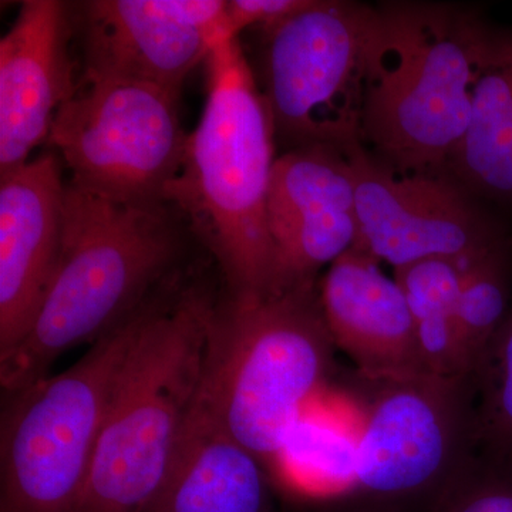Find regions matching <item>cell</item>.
I'll use <instances>...</instances> for the list:
<instances>
[{
    "mask_svg": "<svg viewBox=\"0 0 512 512\" xmlns=\"http://www.w3.org/2000/svg\"><path fill=\"white\" fill-rule=\"evenodd\" d=\"M205 63L207 100L165 201L217 259L227 295H275L274 119L239 37L218 40Z\"/></svg>",
    "mask_w": 512,
    "mask_h": 512,
    "instance_id": "cell-1",
    "label": "cell"
},
{
    "mask_svg": "<svg viewBox=\"0 0 512 512\" xmlns=\"http://www.w3.org/2000/svg\"><path fill=\"white\" fill-rule=\"evenodd\" d=\"M183 222L171 204H120L67 181L55 274L26 338L0 356L2 386L23 392L138 311L168 278Z\"/></svg>",
    "mask_w": 512,
    "mask_h": 512,
    "instance_id": "cell-2",
    "label": "cell"
},
{
    "mask_svg": "<svg viewBox=\"0 0 512 512\" xmlns=\"http://www.w3.org/2000/svg\"><path fill=\"white\" fill-rule=\"evenodd\" d=\"M493 26L451 3L373 8L363 144L413 174H446L466 134Z\"/></svg>",
    "mask_w": 512,
    "mask_h": 512,
    "instance_id": "cell-3",
    "label": "cell"
},
{
    "mask_svg": "<svg viewBox=\"0 0 512 512\" xmlns=\"http://www.w3.org/2000/svg\"><path fill=\"white\" fill-rule=\"evenodd\" d=\"M319 286L227 295L212 306L201 397L238 443L276 470L333 366Z\"/></svg>",
    "mask_w": 512,
    "mask_h": 512,
    "instance_id": "cell-4",
    "label": "cell"
},
{
    "mask_svg": "<svg viewBox=\"0 0 512 512\" xmlns=\"http://www.w3.org/2000/svg\"><path fill=\"white\" fill-rule=\"evenodd\" d=\"M214 302L154 296L111 389L79 512H146L200 394Z\"/></svg>",
    "mask_w": 512,
    "mask_h": 512,
    "instance_id": "cell-5",
    "label": "cell"
},
{
    "mask_svg": "<svg viewBox=\"0 0 512 512\" xmlns=\"http://www.w3.org/2000/svg\"><path fill=\"white\" fill-rule=\"evenodd\" d=\"M150 299L69 369L18 393L3 429L2 512H79L114 380Z\"/></svg>",
    "mask_w": 512,
    "mask_h": 512,
    "instance_id": "cell-6",
    "label": "cell"
},
{
    "mask_svg": "<svg viewBox=\"0 0 512 512\" xmlns=\"http://www.w3.org/2000/svg\"><path fill=\"white\" fill-rule=\"evenodd\" d=\"M357 390L356 473L346 497L382 507L431 508L477 453L471 375L366 380Z\"/></svg>",
    "mask_w": 512,
    "mask_h": 512,
    "instance_id": "cell-7",
    "label": "cell"
},
{
    "mask_svg": "<svg viewBox=\"0 0 512 512\" xmlns=\"http://www.w3.org/2000/svg\"><path fill=\"white\" fill-rule=\"evenodd\" d=\"M373 8L312 0L261 29V87L276 134L296 147L363 146Z\"/></svg>",
    "mask_w": 512,
    "mask_h": 512,
    "instance_id": "cell-8",
    "label": "cell"
},
{
    "mask_svg": "<svg viewBox=\"0 0 512 512\" xmlns=\"http://www.w3.org/2000/svg\"><path fill=\"white\" fill-rule=\"evenodd\" d=\"M178 97L134 80L82 79L57 111L47 143L74 187L120 204H168L188 141Z\"/></svg>",
    "mask_w": 512,
    "mask_h": 512,
    "instance_id": "cell-9",
    "label": "cell"
},
{
    "mask_svg": "<svg viewBox=\"0 0 512 512\" xmlns=\"http://www.w3.org/2000/svg\"><path fill=\"white\" fill-rule=\"evenodd\" d=\"M346 154L356 183L355 247L393 271L434 258L471 262L510 239L448 175L402 173L362 144Z\"/></svg>",
    "mask_w": 512,
    "mask_h": 512,
    "instance_id": "cell-10",
    "label": "cell"
},
{
    "mask_svg": "<svg viewBox=\"0 0 512 512\" xmlns=\"http://www.w3.org/2000/svg\"><path fill=\"white\" fill-rule=\"evenodd\" d=\"M268 227L276 256V292L315 284L316 274L355 247L356 183L345 151L296 147L275 160Z\"/></svg>",
    "mask_w": 512,
    "mask_h": 512,
    "instance_id": "cell-11",
    "label": "cell"
},
{
    "mask_svg": "<svg viewBox=\"0 0 512 512\" xmlns=\"http://www.w3.org/2000/svg\"><path fill=\"white\" fill-rule=\"evenodd\" d=\"M70 33L66 3L26 0L0 40V175L32 160L76 93Z\"/></svg>",
    "mask_w": 512,
    "mask_h": 512,
    "instance_id": "cell-12",
    "label": "cell"
},
{
    "mask_svg": "<svg viewBox=\"0 0 512 512\" xmlns=\"http://www.w3.org/2000/svg\"><path fill=\"white\" fill-rule=\"evenodd\" d=\"M66 184L53 153L0 175V356L26 338L52 282Z\"/></svg>",
    "mask_w": 512,
    "mask_h": 512,
    "instance_id": "cell-13",
    "label": "cell"
},
{
    "mask_svg": "<svg viewBox=\"0 0 512 512\" xmlns=\"http://www.w3.org/2000/svg\"><path fill=\"white\" fill-rule=\"evenodd\" d=\"M82 79H124L180 96L218 42L185 22L174 0H93L80 8ZM231 37V36H227Z\"/></svg>",
    "mask_w": 512,
    "mask_h": 512,
    "instance_id": "cell-14",
    "label": "cell"
},
{
    "mask_svg": "<svg viewBox=\"0 0 512 512\" xmlns=\"http://www.w3.org/2000/svg\"><path fill=\"white\" fill-rule=\"evenodd\" d=\"M320 305L335 348L366 380L427 373L402 286L382 262L353 247L329 265Z\"/></svg>",
    "mask_w": 512,
    "mask_h": 512,
    "instance_id": "cell-15",
    "label": "cell"
},
{
    "mask_svg": "<svg viewBox=\"0 0 512 512\" xmlns=\"http://www.w3.org/2000/svg\"><path fill=\"white\" fill-rule=\"evenodd\" d=\"M268 504L266 467L228 433L200 390L146 512H268Z\"/></svg>",
    "mask_w": 512,
    "mask_h": 512,
    "instance_id": "cell-16",
    "label": "cell"
},
{
    "mask_svg": "<svg viewBox=\"0 0 512 512\" xmlns=\"http://www.w3.org/2000/svg\"><path fill=\"white\" fill-rule=\"evenodd\" d=\"M448 177L476 198L512 208V29H493L466 134Z\"/></svg>",
    "mask_w": 512,
    "mask_h": 512,
    "instance_id": "cell-17",
    "label": "cell"
},
{
    "mask_svg": "<svg viewBox=\"0 0 512 512\" xmlns=\"http://www.w3.org/2000/svg\"><path fill=\"white\" fill-rule=\"evenodd\" d=\"M471 262L434 258L394 269L393 276L406 295L421 356L430 373L471 375L457 323L458 298Z\"/></svg>",
    "mask_w": 512,
    "mask_h": 512,
    "instance_id": "cell-18",
    "label": "cell"
},
{
    "mask_svg": "<svg viewBox=\"0 0 512 512\" xmlns=\"http://www.w3.org/2000/svg\"><path fill=\"white\" fill-rule=\"evenodd\" d=\"M360 419L352 409H319L315 402L293 427L276 471L315 494L346 497L356 473Z\"/></svg>",
    "mask_w": 512,
    "mask_h": 512,
    "instance_id": "cell-19",
    "label": "cell"
},
{
    "mask_svg": "<svg viewBox=\"0 0 512 512\" xmlns=\"http://www.w3.org/2000/svg\"><path fill=\"white\" fill-rule=\"evenodd\" d=\"M511 238L467 266L458 298L457 323L470 372L510 313Z\"/></svg>",
    "mask_w": 512,
    "mask_h": 512,
    "instance_id": "cell-20",
    "label": "cell"
},
{
    "mask_svg": "<svg viewBox=\"0 0 512 512\" xmlns=\"http://www.w3.org/2000/svg\"><path fill=\"white\" fill-rule=\"evenodd\" d=\"M477 451L512 466V308L471 372Z\"/></svg>",
    "mask_w": 512,
    "mask_h": 512,
    "instance_id": "cell-21",
    "label": "cell"
},
{
    "mask_svg": "<svg viewBox=\"0 0 512 512\" xmlns=\"http://www.w3.org/2000/svg\"><path fill=\"white\" fill-rule=\"evenodd\" d=\"M431 512H512V466L477 451Z\"/></svg>",
    "mask_w": 512,
    "mask_h": 512,
    "instance_id": "cell-22",
    "label": "cell"
},
{
    "mask_svg": "<svg viewBox=\"0 0 512 512\" xmlns=\"http://www.w3.org/2000/svg\"><path fill=\"white\" fill-rule=\"evenodd\" d=\"M312 0H229L227 22L232 36L247 29L271 28L276 23L308 8Z\"/></svg>",
    "mask_w": 512,
    "mask_h": 512,
    "instance_id": "cell-23",
    "label": "cell"
}]
</instances>
